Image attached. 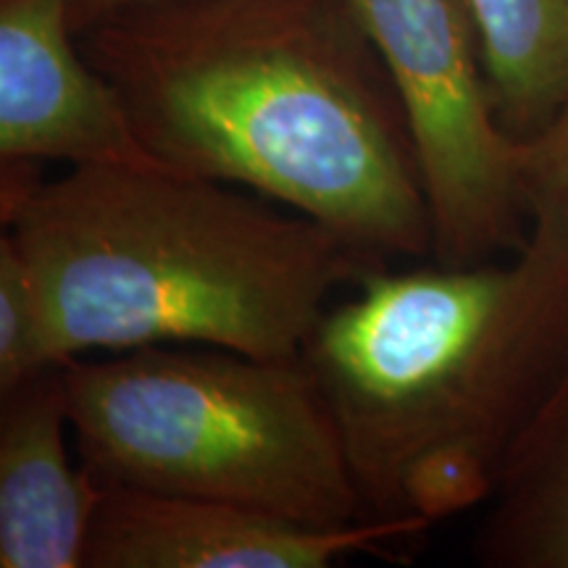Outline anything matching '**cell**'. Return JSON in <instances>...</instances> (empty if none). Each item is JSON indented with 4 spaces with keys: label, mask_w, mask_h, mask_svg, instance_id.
Segmentation results:
<instances>
[{
    "label": "cell",
    "mask_w": 568,
    "mask_h": 568,
    "mask_svg": "<svg viewBox=\"0 0 568 568\" xmlns=\"http://www.w3.org/2000/svg\"><path fill=\"white\" fill-rule=\"evenodd\" d=\"M77 38L169 169L303 213L382 264L432 258L406 113L347 0H151Z\"/></svg>",
    "instance_id": "obj_1"
},
{
    "label": "cell",
    "mask_w": 568,
    "mask_h": 568,
    "mask_svg": "<svg viewBox=\"0 0 568 568\" xmlns=\"http://www.w3.org/2000/svg\"><path fill=\"white\" fill-rule=\"evenodd\" d=\"M301 358L335 410L368 518L485 506L568 368V203L531 190L518 251L361 276Z\"/></svg>",
    "instance_id": "obj_2"
},
{
    "label": "cell",
    "mask_w": 568,
    "mask_h": 568,
    "mask_svg": "<svg viewBox=\"0 0 568 568\" xmlns=\"http://www.w3.org/2000/svg\"><path fill=\"white\" fill-rule=\"evenodd\" d=\"M38 166L3 161L0 211L59 366L151 345L301 358L329 297L385 266L303 213L163 163L53 182Z\"/></svg>",
    "instance_id": "obj_3"
},
{
    "label": "cell",
    "mask_w": 568,
    "mask_h": 568,
    "mask_svg": "<svg viewBox=\"0 0 568 568\" xmlns=\"http://www.w3.org/2000/svg\"><path fill=\"white\" fill-rule=\"evenodd\" d=\"M63 387L77 456L103 487L308 527L368 518L335 410L303 358L151 345L69 361Z\"/></svg>",
    "instance_id": "obj_4"
},
{
    "label": "cell",
    "mask_w": 568,
    "mask_h": 568,
    "mask_svg": "<svg viewBox=\"0 0 568 568\" xmlns=\"http://www.w3.org/2000/svg\"><path fill=\"white\" fill-rule=\"evenodd\" d=\"M393 82L414 142L432 261L481 264L531 226L524 145L503 130L460 0H347Z\"/></svg>",
    "instance_id": "obj_5"
},
{
    "label": "cell",
    "mask_w": 568,
    "mask_h": 568,
    "mask_svg": "<svg viewBox=\"0 0 568 568\" xmlns=\"http://www.w3.org/2000/svg\"><path fill=\"white\" fill-rule=\"evenodd\" d=\"M429 529L422 518L308 527L230 503L105 487L84 568H329Z\"/></svg>",
    "instance_id": "obj_6"
},
{
    "label": "cell",
    "mask_w": 568,
    "mask_h": 568,
    "mask_svg": "<svg viewBox=\"0 0 568 568\" xmlns=\"http://www.w3.org/2000/svg\"><path fill=\"white\" fill-rule=\"evenodd\" d=\"M0 161L161 163L142 145L119 92L84 55L71 0H0Z\"/></svg>",
    "instance_id": "obj_7"
},
{
    "label": "cell",
    "mask_w": 568,
    "mask_h": 568,
    "mask_svg": "<svg viewBox=\"0 0 568 568\" xmlns=\"http://www.w3.org/2000/svg\"><path fill=\"white\" fill-rule=\"evenodd\" d=\"M0 397V566L84 568L105 487L69 453L63 366Z\"/></svg>",
    "instance_id": "obj_8"
},
{
    "label": "cell",
    "mask_w": 568,
    "mask_h": 568,
    "mask_svg": "<svg viewBox=\"0 0 568 568\" xmlns=\"http://www.w3.org/2000/svg\"><path fill=\"white\" fill-rule=\"evenodd\" d=\"M471 556L487 568H568V368L503 460Z\"/></svg>",
    "instance_id": "obj_9"
},
{
    "label": "cell",
    "mask_w": 568,
    "mask_h": 568,
    "mask_svg": "<svg viewBox=\"0 0 568 568\" xmlns=\"http://www.w3.org/2000/svg\"><path fill=\"white\" fill-rule=\"evenodd\" d=\"M503 130L529 140L568 101V0H460Z\"/></svg>",
    "instance_id": "obj_10"
},
{
    "label": "cell",
    "mask_w": 568,
    "mask_h": 568,
    "mask_svg": "<svg viewBox=\"0 0 568 568\" xmlns=\"http://www.w3.org/2000/svg\"><path fill=\"white\" fill-rule=\"evenodd\" d=\"M59 364L48 343L38 284L9 232L0 237V395Z\"/></svg>",
    "instance_id": "obj_11"
},
{
    "label": "cell",
    "mask_w": 568,
    "mask_h": 568,
    "mask_svg": "<svg viewBox=\"0 0 568 568\" xmlns=\"http://www.w3.org/2000/svg\"><path fill=\"white\" fill-rule=\"evenodd\" d=\"M521 145L529 187L548 190L568 203V101L542 130L521 140Z\"/></svg>",
    "instance_id": "obj_12"
},
{
    "label": "cell",
    "mask_w": 568,
    "mask_h": 568,
    "mask_svg": "<svg viewBox=\"0 0 568 568\" xmlns=\"http://www.w3.org/2000/svg\"><path fill=\"white\" fill-rule=\"evenodd\" d=\"M138 3H151V0H71V21H74V30L80 32L88 24H92V21Z\"/></svg>",
    "instance_id": "obj_13"
}]
</instances>
